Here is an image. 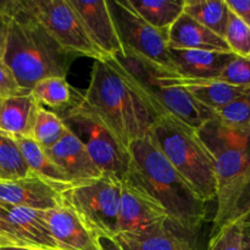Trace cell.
Returning a JSON list of instances; mask_svg holds the SVG:
<instances>
[{"instance_id":"cell-1","label":"cell","mask_w":250,"mask_h":250,"mask_svg":"<svg viewBox=\"0 0 250 250\" xmlns=\"http://www.w3.org/2000/svg\"><path fill=\"white\" fill-rule=\"evenodd\" d=\"M129 178L167 212L168 222L187 236L199 231L208 215L204 199L168 163L149 132L128 146Z\"/></svg>"},{"instance_id":"cell-2","label":"cell","mask_w":250,"mask_h":250,"mask_svg":"<svg viewBox=\"0 0 250 250\" xmlns=\"http://www.w3.org/2000/svg\"><path fill=\"white\" fill-rule=\"evenodd\" d=\"M10 15L9 36L2 61L24 92L49 77H65L72 54L67 53L23 4V0L1 1Z\"/></svg>"},{"instance_id":"cell-3","label":"cell","mask_w":250,"mask_h":250,"mask_svg":"<svg viewBox=\"0 0 250 250\" xmlns=\"http://www.w3.org/2000/svg\"><path fill=\"white\" fill-rule=\"evenodd\" d=\"M81 100L128 149L150 132L155 114L105 60L94 61L90 82Z\"/></svg>"},{"instance_id":"cell-4","label":"cell","mask_w":250,"mask_h":250,"mask_svg":"<svg viewBox=\"0 0 250 250\" xmlns=\"http://www.w3.org/2000/svg\"><path fill=\"white\" fill-rule=\"evenodd\" d=\"M105 61L124 77L155 116L171 115L197 131L215 119L214 111L198 103L185 88L173 82L171 78L173 72L124 55Z\"/></svg>"},{"instance_id":"cell-5","label":"cell","mask_w":250,"mask_h":250,"mask_svg":"<svg viewBox=\"0 0 250 250\" xmlns=\"http://www.w3.org/2000/svg\"><path fill=\"white\" fill-rule=\"evenodd\" d=\"M150 133L168 163L205 202L216 199V173L212 154L197 129L171 115L155 117Z\"/></svg>"},{"instance_id":"cell-6","label":"cell","mask_w":250,"mask_h":250,"mask_svg":"<svg viewBox=\"0 0 250 250\" xmlns=\"http://www.w3.org/2000/svg\"><path fill=\"white\" fill-rule=\"evenodd\" d=\"M63 124L87 149L95 165L104 175L124 180L129 170L128 149L125 148L102 120L78 100L72 107L58 114Z\"/></svg>"},{"instance_id":"cell-7","label":"cell","mask_w":250,"mask_h":250,"mask_svg":"<svg viewBox=\"0 0 250 250\" xmlns=\"http://www.w3.org/2000/svg\"><path fill=\"white\" fill-rule=\"evenodd\" d=\"M122 46V55L175 72L167 46V32L146 23L126 0H106Z\"/></svg>"},{"instance_id":"cell-8","label":"cell","mask_w":250,"mask_h":250,"mask_svg":"<svg viewBox=\"0 0 250 250\" xmlns=\"http://www.w3.org/2000/svg\"><path fill=\"white\" fill-rule=\"evenodd\" d=\"M62 197L100 238L111 242L116 237L121 180L112 175H103L92 182L75 186L63 192Z\"/></svg>"},{"instance_id":"cell-9","label":"cell","mask_w":250,"mask_h":250,"mask_svg":"<svg viewBox=\"0 0 250 250\" xmlns=\"http://www.w3.org/2000/svg\"><path fill=\"white\" fill-rule=\"evenodd\" d=\"M23 4L67 53L104 60L68 0H23Z\"/></svg>"},{"instance_id":"cell-10","label":"cell","mask_w":250,"mask_h":250,"mask_svg":"<svg viewBox=\"0 0 250 250\" xmlns=\"http://www.w3.org/2000/svg\"><path fill=\"white\" fill-rule=\"evenodd\" d=\"M165 222H168L165 209L137 183L124 178L121 181L117 234L137 233Z\"/></svg>"},{"instance_id":"cell-11","label":"cell","mask_w":250,"mask_h":250,"mask_svg":"<svg viewBox=\"0 0 250 250\" xmlns=\"http://www.w3.org/2000/svg\"><path fill=\"white\" fill-rule=\"evenodd\" d=\"M43 214L60 250H105L97 232L65 200Z\"/></svg>"},{"instance_id":"cell-12","label":"cell","mask_w":250,"mask_h":250,"mask_svg":"<svg viewBox=\"0 0 250 250\" xmlns=\"http://www.w3.org/2000/svg\"><path fill=\"white\" fill-rule=\"evenodd\" d=\"M104 60L122 55V46L106 0H68Z\"/></svg>"},{"instance_id":"cell-13","label":"cell","mask_w":250,"mask_h":250,"mask_svg":"<svg viewBox=\"0 0 250 250\" xmlns=\"http://www.w3.org/2000/svg\"><path fill=\"white\" fill-rule=\"evenodd\" d=\"M0 204L27 209H56L63 204L62 193L36 175L12 181H0Z\"/></svg>"},{"instance_id":"cell-14","label":"cell","mask_w":250,"mask_h":250,"mask_svg":"<svg viewBox=\"0 0 250 250\" xmlns=\"http://www.w3.org/2000/svg\"><path fill=\"white\" fill-rule=\"evenodd\" d=\"M45 151L75 186L92 182L104 175L72 132L68 131L55 146Z\"/></svg>"},{"instance_id":"cell-15","label":"cell","mask_w":250,"mask_h":250,"mask_svg":"<svg viewBox=\"0 0 250 250\" xmlns=\"http://www.w3.org/2000/svg\"><path fill=\"white\" fill-rule=\"evenodd\" d=\"M110 243L119 250H195L189 236L170 222L137 233H120Z\"/></svg>"},{"instance_id":"cell-16","label":"cell","mask_w":250,"mask_h":250,"mask_svg":"<svg viewBox=\"0 0 250 250\" xmlns=\"http://www.w3.org/2000/svg\"><path fill=\"white\" fill-rule=\"evenodd\" d=\"M170 50L173 70L178 76L193 80H217L234 58L231 51Z\"/></svg>"},{"instance_id":"cell-17","label":"cell","mask_w":250,"mask_h":250,"mask_svg":"<svg viewBox=\"0 0 250 250\" xmlns=\"http://www.w3.org/2000/svg\"><path fill=\"white\" fill-rule=\"evenodd\" d=\"M167 46L173 50L229 51L226 41L183 12L167 31Z\"/></svg>"},{"instance_id":"cell-18","label":"cell","mask_w":250,"mask_h":250,"mask_svg":"<svg viewBox=\"0 0 250 250\" xmlns=\"http://www.w3.org/2000/svg\"><path fill=\"white\" fill-rule=\"evenodd\" d=\"M39 109L32 92L1 99L0 132L11 138H31Z\"/></svg>"},{"instance_id":"cell-19","label":"cell","mask_w":250,"mask_h":250,"mask_svg":"<svg viewBox=\"0 0 250 250\" xmlns=\"http://www.w3.org/2000/svg\"><path fill=\"white\" fill-rule=\"evenodd\" d=\"M171 78L176 84L185 88L198 103L211 111H217L238 98L250 94V88L236 87L219 80H193L171 73Z\"/></svg>"},{"instance_id":"cell-20","label":"cell","mask_w":250,"mask_h":250,"mask_svg":"<svg viewBox=\"0 0 250 250\" xmlns=\"http://www.w3.org/2000/svg\"><path fill=\"white\" fill-rule=\"evenodd\" d=\"M28 244V250H60L41 210L0 204Z\"/></svg>"},{"instance_id":"cell-21","label":"cell","mask_w":250,"mask_h":250,"mask_svg":"<svg viewBox=\"0 0 250 250\" xmlns=\"http://www.w3.org/2000/svg\"><path fill=\"white\" fill-rule=\"evenodd\" d=\"M27 166L33 175L43 180L60 193L75 187L72 181L49 158L45 149L32 138H14Z\"/></svg>"},{"instance_id":"cell-22","label":"cell","mask_w":250,"mask_h":250,"mask_svg":"<svg viewBox=\"0 0 250 250\" xmlns=\"http://www.w3.org/2000/svg\"><path fill=\"white\" fill-rule=\"evenodd\" d=\"M127 4L150 26L167 32L185 12L186 0H126Z\"/></svg>"},{"instance_id":"cell-23","label":"cell","mask_w":250,"mask_h":250,"mask_svg":"<svg viewBox=\"0 0 250 250\" xmlns=\"http://www.w3.org/2000/svg\"><path fill=\"white\" fill-rule=\"evenodd\" d=\"M41 106L51 107L58 111H66L80 100L81 94L76 92L65 77H49L37 83L31 90Z\"/></svg>"},{"instance_id":"cell-24","label":"cell","mask_w":250,"mask_h":250,"mask_svg":"<svg viewBox=\"0 0 250 250\" xmlns=\"http://www.w3.org/2000/svg\"><path fill=\"white\" fill-rule=\"evenodd\" d=\"M185 12L209 31L225 37L231 12L226 0H186Z\"/></svg>"},{"instance_id":"cell-25","label":"cell","mask_w":250,"mask_h":250,"mask_svg":"<svg viewBox=\"0 0 250 250\" xmlns=\"http://www.w3.org/2000/svg\"><path fill=\"white\" fill-rule=\"evenodd\" d=\"M32 175L16 141L0 132V181H12Z\"/></svg>"},{"instance_id":"cell-26","label":"cell","mask_w":250,"mask_h":250,"mask_svg":"<svg viewBox=\"0 0 250 250\" xmlns=\"http://www.w3.org/2000/svg\"><path fill=\"white\" fill-rule=\"evenodd\" d=\"M67 132L68 128L56 112L49 111L41 106L32 129L31 138L46 150L55 146Z\"/></svg>"},{"instance_id":"cell-27","label":"cell","mask_w":250,"mask_h":250,"mask_svg":"<svg viewBox=\"0 0 250 250\" xmlns=\"http://www.w3.org/2000/svg\"><path fill=\"white\" fill-rule=\"evenodd\" d=\"M215 117L229 128L250 133V94L238 98L215 111Z\"/></svg>"},{"instance_id":"cell-28","label":"cell","mask_w":250,"mask_h":250,"mask_svg":"<svg viewBox=\"0 0 250 250\" xmlns=\"http://www.w3.org/2000/svg\"><path fill=\"white\" fill-rule=\"evenodd\" d=\"M224 38L231 53L239 58L250 59V28L232 11Z\"/></svg>"},{"instance_id":"cell-29","label":"cell","mask_w":250,"mask_h":250,"mask_svg":"<svg viewBox=\"0 0 250 250\" xmlns=\"http://www.w3.org/2000/svg\"><path fill=\"white\" fill-rule=\"evenodd\" d=\"M244 226L233 222L210 236L207 250H243Z\"/></svg>"},{"instance_id":"cell-30","label":"cell","mask_w":250,"mask_h":250,"mask_svg":"<svg viewBox=\"0 0 250 250\" xmlns=\"http://www.w3.org/2000/svg\"><path fill=\"white\" fill-rule=\"evenodd\" d=\"M217 80L236 87L250 88V59L234 56Z\"/></svg>"},{"instance_id":"cell-31","label":"cell","mask_w":250,"mask_h":250,"mask_svg":"<svg viewBox=\"0 0 250 250\" xmlns=\"http://www.w3.org/2000/svg\"><path fill=\"white\" fill-rule=\"evenodd\" d=\"M0 248L28 249V244L0 207Z\"/></svg>"},{"instance_id":"cell-32","label":"cell","mask_w":250,"mask_h":250,"mask_svg":"<svg viewBox=\"0 0 250 250\" xmlns=\"http://www.w3.org/2000/svg\"><path fill=\"white\" fill-rule=\"evenodd\" d=\"M23 93L28 92L21 89L9 66L4 61L0 60V98L6 99V98L23 94Z\"/></svg>"},{"instance_id":"cell-33","label":"cell","mask_w":250,"mask_h":250,"mask_svg":"<svg viewBox=\"0 0 250 250\" xmlns=\"http://www.w3.org/2000/svg\"><path fill=\"white\" fill-rule=\"evenodd\" d=\"M227 6L250 28V0H226Z\"/></svg>"},{"instance_id":"cell-34","label":"cell","mask_w":250,"mask_h":250,"mask_svg":"<svg viewBox=\"0 0 250 250\" xmlns=\"http://www.w3.org/2000/svg\"><path fill=\"white\" fill-rule=\"evenodd\" d=\"M9 24H10V15L2 6V2L0 1V60H2L6 49L7 36H9Z\"/></svg>"},{"instance_id":"cell-35","label":"cell","mask_w":250,"mask_h":250,"mask_svg":"<svg viewBox=\"0 0 250 250\" xmlns=\"http://www.w3.org/2000/svg\"><path fill=\"white\" fill-rule=\"evenodd\" d=\"M243 250H250V232L244 229L243 237Z\"/></svg>"},{"instance_id":"cell-36","label":"cell","mask_w":250,"mask_h":250,"mask_svg":"<svg viewBox=\"0 0 250 250\" xmlns=\"http://www.w3.org/2000/svg\"><path fill=\"white\" fill-rule=\"evenodd\" d=\"M237 222H241V224L244 226V229H250V209L246 212V214H244V216Z\"/></svg>"},{"instance_id":"cell-37","label":"cell","mask_w":250,"mask_h":250,"mask_svg":"<svg viewBox=\"0 0 250 250\" xmlns=\"http://www.w3.org/2000/svg\"><path fill=\"white\" fill-rule=\"evenodd\" d=\"M0 250H28V249H17V248H0ZM105 250H117L116 247L112 243H110V248H106Z\"/></svg>"},{"instance_id":"cell-38","label":"cell","mask_w":250,"mask_h":250,"mask_svg":"<svg viewBox=\"0 0 250 250\" xmlns=\"http://www.w3.org/2000/svg\"><path fill=\"white\" fill-rule=\"evenodd\" d=\"M0 104H1V98H0Z\"/></svg>"},{"instance_id":"cell-39","label":"cell","mask_w":250,"mask_h":250,"mask_svg":"<svg viewBox=\"0 0 250 250\" xmlns=\"http://www.w3.org/2000/svg\"><path fill=\"white\" fill-rule=\"evenodd\" d=\"M248 229V231H249V232H250V229Z\"/></svg>"},{"instance_id":"cell-40","label":"cell","mask_w":250,"mask_h":250,"mask_svg":"<svg viewBox=\"0 0 250 250\" xmlns=\"http://www.w3.org/2000/svg\"><path fill=\"white\" fill-rule=\"evenodd\" d=\"M116 249H117V248H116ZM117 250H119V249H117Z\"/></svg>"}]
</instances>
